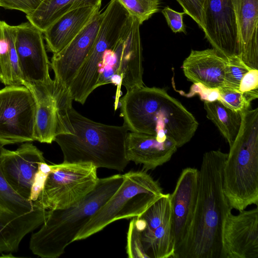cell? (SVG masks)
<instances>
[{
	"label": "cell",
	"mask_w": 258,
	"mask_h": 258,
	"mask_svg": "<svg viewBox=\"0 0 258 258\" xmlns=\"http://www.w3.org/2000/svg\"><path fill=\"white\" fill-rule=\"evenodd\" d=\"M71 98L58 107L57 135L64 163H90L98 168L123 171L129 163L124 144L129 132L123 125H108L81 114Z\"/></svg>",
	"instance_id": "6da1fadb"
},
{
	"label": "cell",
	"mask_w": 258,
	"mask_h": 258,
	"mask_svg": "<svg viewBox=\"0 0 258 258\" xmlns=\"http://www.w3.org/2000/svg\"><path fill=\"white\" fill-rule=\"evenodd\" d=\"M227 155L220 150L203 155L194 216L177 258H221L223 222L232 209L223 188Z\"/></svg>",
	"instance_id": "7a4b0ae2"
},
{
	"label": "cell",
	"mask_w": 258,
	"mask_h": 258,
	"mask_svg": "<svg viewBox=\"0 0 258 258\" xmlns=\"http://www.w3.org/2000/svg\"><path fill=\"white\" fill-rule=\"evenodd\" d=\"M119 102L129 132L155 136L160 142L169 139L177 148L190 141L199 126L194 115L163 88H134Z\"/></svg>",
	"instance_id": "3957f363"
},
{
	"label": "cell",
	"mask_w": 258,
	"mask_h": 258,
	"mask_svg": "<svg viewBox=\"0 0 258 258\" xmlns=\"http://www.w3.org/2000/svg\"><path fill=\"white\" fill-rule=\"evenodd\" d=\"M123 178L120 174L99 178L94 189L79 202L65 209L49 210L40 229L31 235L29 247L33 253L42 258L60 256Z\"/></svg>",
	"instance_id": "277c9868"
},
{
	"label": "cell",
	"mask_w": 258,
	"mask_h": 258,
	"mask_svg": "<svg viewBox=\"0 0 258 258\" xmlns=\"http://www.w3.org/2000/svg\"><path fill=\"white\" fill-rule=\"evenodd\" d=\"M239 132L223 169L224 193L239 212L258 205V108L242 113Z\"/></svg>",
	"instance_id": "5b68a950"
},
{
	"label": "cell",
	"mask_w": 258,
	"mask_h": 258,
	"mask_svg": "<svg viewBox=\"0 0 258 258\" xmlns=\"http://www.w3.org/2000/svg\"><path fill=\"white\" fill-rule=\"evenodd\" d=\"M113 195L92 217L74 241L83 240L120 219L137 217L164 193L158 182L146 170L130 171Z\"/></svg>",
	"instance_id": "8992f818"
},
{
	"label": "cell",
	"mask_w": 258,
	"mask_h": 258,
	"mask_svg": "<svg viewBox=\"0 0 258 258\" xmlns=\"http://www.w3.org/2000/svg\"><path fill=\"white\" fill-rule=\"evenodd\" d=\"M140 25L139 20L130 15L119 38L104 55L96 88L113 84L128 91L144 86Z\"/></svg>",
	"instance_id": "52a82bcc"
},
{
	"label": "cell",
	"mask_w": 258,
	"mask_h": 258,
	"mask_svg": "<svg viewBox=\"0 0 258 258\" xmlns=\"http://www.w3.org/2000/svg\"><path fill=\"white\" fill-rule=\"evenodd\" d=\"M51 170L36 201L49 210L68 208L83 199L95 187L97 168L90 163L50 165Z\"/></svg>",
	"instance_id": "ba28073f"
},
{
	"label": "cell",
	"mask_w": 258,
	"mask_h": 258,
	"mask_svg": "<svg viewBox=\"0 0 258 258\" xmlns=\"http://www.w3.org/2000/svg\"><path fill=\"white\" fill-rule=\"evenodd\" d=\"M36 103L24 85L0 90V141L6 145L34 141Z\"/></svg>",
	"instance_id": "9c48e42d"
},
{
	"label": "cell",
	"mask_w": 258,
	"mask_h": 258,
	"mask_svg": "<svg viewBox=\"0 0 258 258\" xmlns=\"http://www.w3.org/2000/svg\"><path fill=\"white\" fill-rule=\"evenodd\" d=\"M15 47L22 85L47 84L50 62L45 48L42 32L27 22L16 26Z\"/></svg>",
	"instance_id": "30bf717a"
},
{
	"label": "cell",
	"mask_w": 258,
	"mask_h": 258,
	"mask_svg": "<svg viewBox=\"0 0 258 258\" xmlns=\"http://www.w3.org/2000/svg\"><path fill=\"white\" fill-rule=\"evenodd\" d=\"M205 37L227 57L239 55V44L232 0H206L203 12Z\"/></svg>",
	"instance_id": "8fae6325"
},
{
	"label": "cell",
	"mask_w": 258,
	"mask_h": 258,
	"mask_svg": "<svg viewBox=\"0 0 258 258\" xmlns=\"http://www.w3.org/2000/svg\"><path fill=\"white\" fill-rule=\"evenodd\" d=\"M221 258H258V209L231 212L222 231Z\"/></svg>",
	"instance_id": "7c38bea8"
},
{
	"label": "cell",
	"mask_w": 258,
	"mask_h": 258,
	"mask_svg": "<svg viewBox=\"0 0 258 258\" xmlns=\"http://www.w3.org/2000/svg\"><path fill=\"white\" fill-rule=\"evenodd\" d=\"M45 162L43 152L29 142L15 151L3 148L0 155V168L7 181L17 194L28 201L40 165Z\"/></svg>",
	"instance_id": "4fadbf2b"
},
{
	"label": "cell",
	"mask_w": 258,
	"mask_h": 258,
	"mask_svg": "<svg viewBox=\"0 0 258 258\" xmlns=\"http://www.w3.org/2000/svg\"><path fill=\"white\" fill-rule=\"evenodd\" d=\"M101 21V13L99 10L66 47L53 53L50 67L56 84L68 88L92 48Z\"/></svg>",
	"instance_id": "5bb4252c"
},
{
	"label": "cell",
	"mask_w": 258,
	"mask_h": 258,
	"mask_svg": "<svg viewBox=\"0 0 258 258\" xmlns=\"http://www.w3.org/2000/svg\"><path fill=\"white\" fill-rule=\"evenodd\" d=\"M199 180V170L183 169L170 194L172 227L175 243L174 258L178 254L187 238L194 216Z\"/></svg>",
	"instance_id": "9a60e30c"
},
{
	"label": "cell",
	"mask_w": 258,
	"mask_h": 258,
	"mask_svg": "<svg viewBox=\"0 0 258 258\" xmlns=\"http://www.w3.org/2000/svg\"><path fill=\"white\" fill-rule=\"evenodd\" d=\"M124 149L126 159L142 165L147 171L154 170L169 161L177 147L169 139L160 142L155 136L128 132Z\"/></svg>",
	"instance_id": "2e32d148"
},
{
	"label": "cell",
	"mask_w": 258,
	"mask_h": 258,
	"mask_svg": "<svg viewBox=\"0 0 258 258\" xmlns=\"http://www.w3.org/2000/svg\"><path fill=\"white\" fill-rule=\"evenodd\" d=\"M228 58L214 48L191 50L181 68L187 79L210 88L223 86Z\"/></svg>",
	"instance_id": "e0dca14e"
},
{
	"label": "cell",
	"mask_w": 258,
	"mask_h": 258,
	"mask_svg": "<svg viewBox=\"0 0 258 258\" xmlns=\"http://www.w3.org/2000/svg\"><path fill=\"white\" fill-rule=\"evenodd\" d=\"M33 94L36 103L34 141L51 144L57 135L58 107L53 80L47 84L25 83Z\"/></svg>",
	"instance_id": "ac0fdd59"
},
{
	"label": "cell",
	"mask_w": 258,
	"mask_h": 258,
	"mask_svg": "<svg viewBox=\"0 0 258 258\" xmlns=\"http://www.w3.org/2000/svg\"><path fill=\"white\" fill-rule=\"evenodd\" d=\"M241 59L258 69V0H232Z\"/></svg>",
	"instance_id": "d6986e66"
},
{
	"label": "cell",
	"mask_w": 258,
	"mask_h": 258,
	"mask_svg": "<svg viewBox=\"0 0 258 258\" xmlns=\"http://www.w3.org/2000/svg\"><path fill=\"white\" fill-rule=\"evenodd\" d=\"M34 204L30 212L17 216L0 212V253L18 251L25 235L41 225L50 211Z\"/></svg>",
	"instance_id": "ffe728a7"
},
{
	"label": "cell",
	"mask_w": 258,
	"mask_h": 258,
	"mask_svg": "<svg viewBox=\"0 0 258 258\" xmlns=\"http://www.w3.org/2000/svg\"><path fill=\"white\" fill-rule=\"evenodd\" d=\"M100 6L77 9L55 21L43 32L48 50L55 53L66 47L88 23Z\"/></svg>",
	"instance_id": "44dd1931"
},
{
	"label": "cell",
	"mask_w": 258,
	"mask_h": 258,
	"mask_svg": "<svg viewBox=\"0 0 258 258\" xmlns=\"http://www.w3.org/2000/svg\"><path fill=\"white\" fill-rule=\"evenodd\" d=\"M101 1L43 0L34 11L26 15V18L43 33L64 14L81 8L101 6Z\"/></svg>",
	"instance_id": "7402d4cb"
},
{
	"label": "cell",
	"mask_w": 258,
	"mask_h": 258,
	"mask_svg": "<svg viewBox=\"0 0 258 258\" xmlns=\"http://www.w3.org/2000/svg\"><path fill=\"white\" fill-rule=\"evenodd\" d=\"M145 251L149 258H174L175 243L172 227V216L153 230L141 232Z\"/></svg>",
	"instance_id": "603a6c76"
},
{
	"label": "cell",
	"mask_w": 258,
	"mask_h": 258,
	"mask_svg": "<svg viewBox=\"0 0 258 258\" xmlns=\"http://www.w3.org/2000/svg\"><path fill=\"white\" fill-rule=\"evenodd\" d=\"M207 117L211 120L231 147L240 127L242 113L224 105L219 100L205 101Z\"/></svg>",
	"instance_id": "cb8c5ba5"
},
{
	"label": "cell",
	"mask_w": 258,
	"mask_h": 258,
	"mask_svg": "<svg viewBox=\"0 0 258 258\" xmlns=\"http://www.w3.org/2000/svg\"><path fill=\"white\" fill-rule=\"evenodd\" d=\"M6 143L0 141V155ZM0 207L6 212L17 216L31 212L34 208L33 202L26 200L17 194L10 186L0 168Z\"/></svg>",
	"instance_id": "d4e9b609"
},
{
	"label": "cell",
	"mask_w": 258,
	"mask_h": 258,
	"mask_svg": "<svg viewBox=\"0 0 258 258\" xmlns=\"http://www.w3.org/2000/svg\"><path fill=\"white\" fill-rule=\"evenodd\" d=\"M227 58L222 88L239 91L242 78L248 71L252 69L248 67L238 56H233Z\"/></svg>",
	"instance_id": "484cf974"
},
{
	"label": "cell",
	"mask_w": 258,
	"mask_h": 258,
	"mask_svg": "<svg viewBox=\"0 0 258 258\" xmlns=\"http://www.w3.org/2000/svg\"><path fill=\"white\" fill-rule=\"evenodd\" d=\"M130 15L137 18L140 23L148 20L159 11V0H117Z\"/></svg>",
	"instance_id": "4316f807"
},
{
	"label": "cell",
	"mask_w": 258,
	"mask_h": 258,
	"mask_svg": "<svg viewBox=\"0 0 258 258\" xmlns=\"http://www.w3.org/2000/svg\"><path fill=\"white\" fill-rule=\"evenodd\" d=\"M219 91L218 100L226 107L240 113L249 109L251 102L243 93L222 87Z\"/></svg>",
	"instance_id": "83f0119b"
},
{
	"label": "cell",
	"mask_w": 258,
	"mask_h": 258,
	"mask_svg": "<svg viewBox=\"0 0 258 258\" xmlns=\"http://www.w3.org/2000/svg\"><path fill=\"white\" fill-rule=\"evenodd\" d=\"M126 252L130 258H149L144 250L141 231L136 224L135 217L129 224L126 237Z\"/></svg>",
	"instance_id": "f1b7e54d"
},
{
	"label": "cell",
	"mask_w": 258,
	"mask_h": 258,
	"mask_svg": "<svg viewBox=\"0 0 258 258\" xmlns=\"http://www.w3.org/2000/svg\"><path fill=\"white\" fill-rule=\"evenodd\" d=\"M239 91L251 102L258 98V69H251L242 78Z\"/></svg>",
	"instance_id": "f546056e"
},
{
	"label": "cell",
	"mask_w": 258,
	"mask_h": 258,
	"mask_svg": "<svg viewBox=\"0 0 258 258\" xmlns=\"http://www.w3.org/2000/svg\"><path fill=\"white\" fill-rule=\"evenodd\" d=\"M176 1L182 7L184 13L189 16L203 30V12L206 0Z\"/></svg>",
	"instance_id": "4dcf8cb0"
},
{
	"label": "cell",
	"mask_w": 258,
	"mask_h": 258,
	"mask_svg": "<svg viewBox=\"0 0 258 258\" xmlns=\"http://www.w3.org/2000/svg\"><path fill=\"white\" fill-rule=\"evenodd\" d=\"M43 0H0V6L17 10L28 15L34 11Z\"/></svg>",
	"instance_id": "1f68e13d"
},
{
	"label": "cell",
	"mask_w": 258,
	"mask_h": 258,
	"mask_svg": "<svg viewBox=\"0 0 258 258\" xmlns=\"http://www.w3.org/2000/svg\"><path fill=\"white\" fill-rule=\"evenodd\" d=\"M162 13L169 27L174 33H186L185 27L183 22L184 12H178L169 7H166L162 10Z\"/></svg>",
	"instance_id": "d6a6232c"
},
{
	"label": "cell",
	"mask_w": 258,
	"mask_h": 258,
	"mask_svg": "<svg viewBox=\"0 0 258 258\" xmlns=\"http://www.w3.org/2000/svg\"><path fill=\"white\" fill-rule=\"evenodd\" d=\"M190 91L186 94L187 97H192L198 95L201 100L212 102L218 100L219 98V88H208L200 83H194L191 86Z\"/></svg>",
	"instance_id": "836d02e7"
},
{
	"label": "cell",
	"mask_w": 258,
	"mask_h": 258,
	"mask_svg": "<svg viewBox=\"0 0 258 258\" xmlns=\"http://www.w3.org/2000/svg\"><path fill=\"white\" fill-rule=\"evenodd\" d=\"M51 170L50 165L45 162L41 163L32 185L29 201L34 202L36 201L39 192L42 188L44 181Z\"/></svg>",
	"instance_id": "e575fe53"
},
{
	"label": "cell",
	"mask_w": 258,
	"mask_h": 258,
	"mask_svg": "<svg viewBox=\"0 0 258 258\" xmlns=\"http://www.w3.org/2000/svg\"><path fill=\"white\" fill-rule=\"evenodd\" d=\"M0 212H6V211L0 207Z\"/></svg>",
	"instance_id": "d590c367"
}]
</instances>
